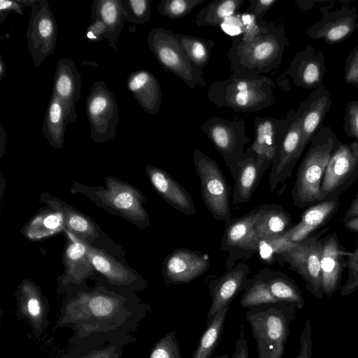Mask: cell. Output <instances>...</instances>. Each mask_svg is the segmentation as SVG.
<instances>
[{"label": "cell", "instance_id": "cell-1", "mask_svg": "<svg viewBox=\"0 0 358 358\" xmlns=\"http://www.w3.org/2000/svg\"><path fill=\"white\" fill-rule=\"evenodd\" d=\"M151 312L150 305L132 291L78 287L66 294L55 328L73 331L67 341L71 345L113 341L134 335Z\"/></svg>", "mask_w": 358, "mask_h": 358}, {"label": "cell", "instance_id": "cell-2", "mask_svg": "<svg viewBox=\"0 0 358 358\" xmlns=\"http://www.w3.org/2000/svg\"><path fill=\"white\" fill-rule=\"evenodd\" d=\"M287 43L282 25L260 21L233 39L227 54L232 74L252 78L278 68Z\"/></svg>", "mask_w": 358, "mask_h": 358}, {"label": "cell", "instance_id": "cell-3", "mask_svg": "<svg viewBox=\"0 0 358 358\" xmlns=\"http://www.w3.org/2000/svg\"><path fill=\"white\" fill-rule=\"evenodd\" d=\"M329 127H322L312 138L291 191L293 205L304 208L322 201L321 186L327 166L338 142Z\"/></svg>", "mask_w": 358, "mask_h": 358}, {"label": "cell", "instance_id": "cell-4", "mask_svg": "<svg viewBox=\"0 0 358 358\" xmlns=\"http://www.w3.org/2000/svg\"><path fill=\"white\" fill-rule=\"evenodd\" d=\"M296 310L294 304L280 301L257 306L246 311L245 320L256 341L258 358H283Z\"/></svg>", "mask_w": 358, "mask_h": 358}, {"label": "cell", "instance_id": "cell-5", "mask_svg": "<svg viewBox=\"0 0 358 358\" xmlns=\"http://www.w3.org/2000/svg\"><path fill=\"white\" fill-rule=\"evenodd\" d=\"M274 87L273 80L265 75L247 78L231 74L214 81L208 89L207 97L218 108L254 113L275 104Z\"/></svg>", "mask_w": 358, "mask_h": 358}, {"label": "cell", "instance_id": "cell-6", "mask_svg": "<svg viewBox=\"0 0 358 358\" xmlns=\"http://www.w3.org/2000/svg\"><path fill=\"white\" fill-rule=\"evenodd\" d=\"M106 187H88L74 182L71 192L85 194L96 206L121 216L138 227L150 226L149 215L143 204L145 197L138 189L113 176L104 178Z\"/></svg>", "mask_w": 358, "mask_h": 358}, {"label": "cell", "instance_id": "cell-7", "mask_svg": "<svg viewBox=\"0 0 358 358\" xmlns=\"http://www.w3.org/2000/svg\"><path fill=\"white\" fill-rule=\"evenodd\" d=\"M147 43L165 71L173 73L191 89L196 85L206 86L203 69L190 61L176 33L162 27L154 28L148 34Z\"/></svg>", "mask_w": 358, "mask_h": 358}, {"label": "cell", "instance_id": "cell-8", "mask_svg": "<svg viewBox=\"0 0 358 358\" xmlns=\"http://www.w3.org/2000/svg\"><path fill=\"white\" fill-rule=\"evenodd\" d=\"M324 227L317 233L311 234L296 243L290 249L282 252L275 257L281 265L287 264L290 269L297 273L303 280L306 289L317 299L324 296L320 268L322 238L328 231Z\"/></svg>", "mask_w": 358, "mask_h": 358}, {"label": "cell", "instance_id": "cell-9", "mask_svg": "<svg viewBox=\"0 0 358 358\" xmlns=\"http://www.w3.org/2000/svg\"><path fill=\"white\" fill-rule=\"evenodd\" d=\"M201 183V199L214 218L222 222L232 219L229 202L231 187L216 161L199 149L193 153Z\"/></svg>", "mask_w": 358, "mask_h": 358}, {"label": "cell", "instance_id": "cell-10", "mask_svg": "<svg viewBox=\"0 0 358 358\" xmlns=\"http://www.w3.org/2000/svg\"><path fill=\"white\" fill-rule=\"evenodd\" d=\"M305 148L300 110H292L285 117V122L278 136L269 174L271 191L275 190L280 183L285 182L292 176Z\"/></svg>", "mask_w": 358, "mask_h": 358}, {"label": "cell", "instance_id": "cell-11", "mask_svg": "<svg viewBox=\"0 0 358 358\" xmlns=\"http://www.w3.org/2000/svg\"><path fill=\"white\" fill-rule=\"evenodd\" d=\"M85 103L92 141L101 143L113 139L119 122L118 106L104 81L93 84Z\"/></svg>", "mask_w": 358, "mask_h": 358}, {"label": "cell", "instance_id": "cell-12", "mask_svg": "<svg viewBox=\"0 0 358 358\" xmlns=\"http://www.w3.org/2000/svg\"><path fill=\"white\" fill-rule=\"evenodd\" d=\"M358 178V140L338 142L327 166L321 186L322 201L340 199Z\"/></svg>", "mask_w": 358, "mask_h": 358}, {"label": "cell", "instance_id": "cell-13", "mask_svg": "<svg viewBox=\"0 0 358 358\" xmlns=\"http://www.w3.org/2000/svg\"><path fill=\"white\" fill-rule=\"evenodd\" d=\"M199 129L212 142L231 172L243 158L244 147L250 141L245 136V121L215 116L206 120Z\"/></svg>", "mask_w": 358, "mask_h": 358}, {"label": "cell", "instance_id": "cell-14", "mask_svg": "<svg viewBox=\"0 0 358 358\" xmlns=\"http://www.w3.org/2000/svg\"><path fill=\"white\" fill-rule=\"evenodd\" d=\"M31 8L26 34L28 50L35 67H39L56 50L58 27L48 1L37 0Z\"/></svg>", "mask_w": 358, "mask_h": 358}, {"label": "cell", "instance_id": "cell-15", "mask_svg": "<svg viewBox=\"0 0 358 358\" xmlns=\"http://www.w3.org/2000/svg\"><path fill=\"white\" fill-rule=\"evenodd\" d=\"M258 241L252 211L226 222L220 248L228 254L227 270L234 267L238 260L248 259L257 253Z\"/></svg>", "mask_w": 358, "mask_h": 358}, {"label": "cell", "instance_id": "cell-16", "mask_svg": "<svg viewBox=\"0 0 358 358\" xmlns=\"http://www.w3.org/2000/svg\"><path fill=\"white\" fill-rule=\"evenodd\" d=\"M15 295L17 315L29 325L35 337L41 338L50 324L48 299L29 279L20 284Z\"/></svg>", "mask_w": 358, "mask_h": 358}, {"label": "cell", "instance_id": "cell-17", "mask_svg": "<svg viewBox=\"0 0 358 358\" xmlns=\"http://www.w3.org/2000/svg\"><path fill=\"white\" fill-rule=\"evenodd\" d=\"M76 238L85 247L87 256L95 271L102 274L110 285L132 292L146 289L147 282L141 275L104 251L93 247L78 236Z\"/></svg>", "mask_w": 358, "mask_h": 358}, {"label": "cell", "instance_id": "cell-18", "mask_svg": "<svg viewBox=\"0 0 358 358\" xmlns=\"http://www.w3.org/2000/svg\"><path fill=\"white\" fill-rule=\"evenodd\" d=\"M67 238L63 255L64 272L58 280L57 292L62 294L80 287L85 280L94 274L95 269L87 256L85 247L76 235L64 229Z\"/></svg>", "mask_w": 358, "mask_h": 358}, {"label": "cell", "instance_id": "cell-19", "mask_svg": "<svg viewBox=\"0 0 358 358\" xmlns=\"http://www.w3.org/2000/svg\"><path fill=\"white\" fill-rule=\"evenodd\" d=\"M210 265L208 254L185 248L176 249L162 264L164 281L166 285L189 283L203 274Z\"/></svg>", "mask_w": 358, "mask_h": 358}, {"label": "cell", "instance_id": "cell-20", "mask_svg": "<svg viewBox=\"0 0 358 358\" xmlns=\"http://www.w3.org/2000/svg\"><path fill=\"white\" fill-rule=\"evenodd\" d=\"M351 254L340 243L335 232L322 238L320 268L324 294L331 299L341 287L343 273Z\"/></svg>", "mask_w": 358, "mask_h": 358}, {"label": "cell", "instance_id": "cell-21", "mask_svg": "<svg viewBox=\"0 0 358 358\" xmlns=\"http://www.w3.org/2000/svg\"><path fill=\"white\" fill-rule=\"evenodd\" d=\"M250 273V266L238 263L220 278L208 284L212 299L207 313V326L210 324L217 313L229 306L234 299L243 292L244 284Z\"/></svg>", "mask_w": 358, "mask_h": 358}, {"label": "cell", "instance_id": "cell-22", "mask_svg": "<svg viewBox=\"0 0 358 358\" xmlns=\"http://www.w3.org/2000/svg\"><path fill=\"white\" fill-rule=\"evenodd\" d=\"M325 72L323 52L308 45L294 55L283 76H290L297 86L315 90L324 86Z\"/></svg>", "mask_w": 358, "mask_h": 358}, {"label": "cell", "instance_id": "cell-23", "mask_svg": "<svg viewBox=\"0 0 358 358\" xmlns=\"http://www.w3.org/2000/svg\"><path fill=\"white\" fill-rule=\"evenodd\" d=\"M357 10L342 7L326 13L320 21L307 31L308 36L314 39H323L328 43H337L353 34L358 28Z\"/></svg>", "mask_w": 358, "mask_h": 358}, {"label": "cell", "instance_id": "cell-24", "mask_svg": "<svg viewBox=\"0 0 358 358\" xmlns=\"http://www.w3.org/2000/svg\"><path fill=\"white\" fill-rule=\"evenodd\" d=\"M145 171L153 188L168 204L185 215L195 214L193 199L169 173L154 165L146 166Z\"/></svg>", "mask_w": 358, "mask_h": 358}, {"label": "cell", "instance_id": "cell-25", "mask_svg": "<svg viewBox=\"0 0 358 358\" xmlns=\"http://www.w3.org/2000/svg\"><path fill=\"white\" fill-rule=\"evenodd\" d=\"M266 168L257 161L255 152L249 147L243 158L230 172L234 179L232 189V203H245L251 200Z\"/></svg>", "mask_w": 358, "mask_h": 358}, {"label": "cell", "instance_id": "cell-26", "mask_svg": "<svg viewBox=\"0 0 358 358\" xmlns=\"http://www.w3.org/2000/svg\"><path fill=\"white\" fill-rule=\"evenodd\" d=\"M78 117L76 106L52 94L44 115L42 131L45 139L54 148H62L64 143L66 126Z\"/></svg>", "mask_w": 358, "mask_h": 358}, {"label": "cell", "instance_id": "cell-27", "mask_svg": "<svg viewBox=\"0 0 358 358\" xmlns=\"http://www.w3.org/2000/svg\"><path fill=\"white\" fill-rule=\"evenodd\" d=\"M331 106L329 92L324 86L313 90L301 103V124L305 147L311 141L317 131L322 127L324 117Z\"/></svg>", "mask_w": 358, "mask_h": 358}, {"label": "cell", "instance_id": "cell-28", "mask_svg": "<svg viewBox=\"0 0 358 358\" xmlns=\"http://www.w3.org/2000/svg\"><path fill=\"white\" fill-rule=\"evenodd\" d=\"M340 199H328L310 206L301 213L299 222L283 236L289 241L298 243L326 224L338 211Z\"/></svg>", "mask_w": 358, "mask_h": 358}, {"label": "cell", "instance_id": "cell-29", "mask_svg": "<svg viewBox=\"0 0 358 358\" xmlns=\"http://www.w3.org/2000/svg\"><path fill=\"white\" fill-rule=\"evenodd\" d=\"M285 117L257 116L254 120L255 138L250 148L257 156V161L267 170L273 162L277 142Z\"/></svg>", "mask_w": 358, "mask_h": 358}, {"label": "cell", "instance_id": "cell-30", "mask_svg": "<svg viewBox=\"0 0 358 358\" xmlns=\"http://www.w3.org/2000/svg\"><path fill=\"white\" fill-rule=\"evenodd\" d=\"M127 85L147 114L158 113L162 103V90L158 80L151 72L145 69L131 72L127 77Z\"/></svg>", "mask_w": 358, "mask_h": 358}, {"label": "cell", "instance_id": "cell-31", "mask_svg": "<svg viewBox=\"0 0 358 358\" xmlns=\"http://www.w3.org/2000/svg\"><path fill=\"white\" fill-rule=\"evenodd\" d=\"M251 211L259 238L282 236L293 226L291 215L279 204H262Z\"/></svg>", "mask_w": 358, "mask_h": 358}, {"label": "cell", "instance_id": "cell-32", "mask_svg": "<svg viewBox=\"0 0 358 358\" xmlns=\"http://www.w3.org/2000/svg\"><path fill=\"white\" fill-rule=\"evenodd\" d=\"M40 201L46 203L52 209L59 211L64 217L65 229L79 238L92 243L99 237L95 224L85 215L74 209L71 206L47 192H43Z\"/></svg>", "mask_w": 358, "mask_h": 358}, {"label": "cell", "instance_id": "cell-33", "mask_svg": "<svg viewBox=\"0 0 358 358\" xmlns=\"http://www.w3.org/2000/svg\"><path fill=\"white\" fill-rule=\"evenodd\" d=\"M91 18L99 19L104 25V38L117 52V42L126 20L121 0H94Z\"/></svg>", "mask_w": 358, "mask_h": 358}, {"label": "cell", "instance_id": "cell-34", "mask_svg": "<svg viewBox=\"0 0 358 358\" xmlns=\"http://www.w3.org/2000/svg\"><path fill=\"white\" fill-rule=\"evenodd\" d=\"M82 80L71 57L58 61L53 78V94L71 106L80 97Z\"/></svg>", "mask_w": 358, "mask_h": 358}, {"label": "cell", "instance_id": "cell-35", "mask_svg": "<svg viewBox=\"0 0 358 358\" xmlns=\"http://www.w3.org/2000/svg\"><path fill=\"white\" fill-rule=\"evenodd\" d=\"M134 335L113 341H99L71 345L55 358H122L124 347L135 342Z\"/></svg>", "mask_w": 358, "mask_h": 358}, {"label": "cell", "instance_id": "cell-36", "mask_svg": "<svg viewBox=\"0 0 358 358\" xmlns=\"http://www.w3.org/2000/svg\"><path fill=\"white\" fill-rule=\"evenodd\" d=\"M65 228L62 214L55 209H46L33 217L22 228V233L32 241L41 240Z\"/></svg>", "mask_w": 358, "mask_h": 358}, {"label": "cell", "instance_id": "cell-37", "mask_svg": "<svg viewBox=\"0 0 358 358\" xmlns=\"http://www.w3.org/2000/svg\"><path fill=\"white\" fill-rule=\"evenodd\" d=\"M268 268H262L244 284L239 304L242 308H251L257 306L280 302L271 294L267 281Z\"/></svg>", "mask_w": 358, "mask_h": 358}, {"label": "cell", "instance_id": "cell-38", "mask_svg": "<svg viewBox=\"0 0 358 358\" xmlns=\"http://www.w3.org/2000/svg\"><path fill=\"white\" fill-rule=\"evenodd\" d=\"M267 281L271 294L278 301L293 303L299 310L304 307L305 300L301 291L285 273L268 268Z\"/></svg>", "mask_w": 358, "mask_h": 358}, {"label": "cell", "instance_id": "cell-39", "mask_svg": "<svg viewBox=\"0 0 358 358\" xmlns=\"http://www.w3.org/2000/svg\"><path fill=\"white\" fill-rule=\"evenodd\" d=\"M245 0H216L206 5L194 21L199 27H220L229 17L234 16Z\"/></svg>", "mask_w": 358, "mask_h": 358}, {"label": "cell", "instance_id": "cell-40", "mask_svg": "<svg viewBox=\"0 0 358 358\" xmlns=\"http://www.w3.org/2000/svg\"><path fill=\"white\" fill-rule=\"evenodd\" d=\"M230 305L219 311L203 332L192 358H211L222 337Z\"/></svg>", "mask_w": 358, "mask_h": 358}, {"label": "cell", "instance_id": "cell-41", "mask_svg": "<svg viewBox=\"0 0 358 358\" xmlns=\"http://www.w3.org/2000/svg\"><path fill=\"white\" fill-rule=\"evenodd\" d=\"M176 34L190 61L195 66L203 69L210 59L215 42L213 39H206L192 35Z\"/></svg>", "mask_w": 358, "mask_h": 358}, {"label": "cell", "instance_id": "cell-42", "mask_svg": "<svg viewBox=\"0 0 358 358\" xmlns=\"http://www.w3.org/2000/svg\"><path fill=\"white\" fill-rule=\"evenodd\" d=\"M296 244V243L289 241L284 236L270 238H259L257 253L262 262L273 264L275 262V257L278 254L290 249Z\"/></svg>", "mask_w": 358, "mask_h": 358}, {"label": "cell", "instance_id": "cell-43", "mask_svg": "<svg viewBox=\"0 0 358 358\" xmlns=\"http://www.w3.org/2000/svg\"><path fill=\"white\" fill-rule=\"evenodd\" d=\"M204 1L205 0H162L157 7V11L169 19H180Z\"/></svg>", "mask_w": 358, "mask_h": 358}, {"label": "cell", "instance_id": "cell-44", "mask_svg": "<svg viewBox=\"0 0 358 358\" xmlns=\"http://www.w3.org/2000/svg\"><path fill=\"white\" fill-rule=\"evenodd\" d=\"M149 358H183L176 331H169L158 340L152 347Z\"/></svg>", "mask_w": 358, "mask_h": 358}, {"label": "cell", "instance_id": "cell-45", "mask_svg": "<svg viewBox=\"0 0 358 358\" xmlns=\"http://www.w3.org/2000/svg\"><path fill=\"white\" fill-rule=\"evenodd\" d=\"M126 20L142 24L151 18L152 0H121Z\"/></svg>", "mask_w": 358, "mask_h": 358}, {"label": "cell", "instance_id": "cell-46", "mask_svg": "<svg viewBox=\"0 0 358 358\" xmlns=\"http://www.w3.org/2000/svg\"><path fill=\"white\" fill-rule=\"evenodd\" d=\"M348 278L340 287L341 296H347L358 289V238L356 248L348 258Z\"/></svg>", "mask_w": 358, "mask_h": 358}, {"label": "cell", "instance_id": "cell-47", "mask_svg": "<svg viewBox=\"0 0 358 358\" xmlns=\"http://www.w3.org/2000/svg\"><path fill=\"white\" fill-rule=\"evenodd\" d=\"M343 129L349 137L358 140V101L346 105Z\"/></svg>", "mask_w": 358, "mask_h": 358}, {"label": "cell", "instance_id": "cell-48", "mask_svg": "<svg viewBox=\"0 0 358 358\" xmlns=\"http://www.w3.org/2000/svg\"><path fill=\"white\" fill-rule=\"evenodd\" d=\"M345 63V80L358 88V45L350 52Z\"/></svg>", "mask_w": 358, "mask_h": 358}, {"label": "cell", "instance_id": "cell-49", "mask_svg": "<svg viewBox=\"0 0 358 358\" xmlns=\"http://www.w3.org/2000/svg\"><path fill=\"white\" fill-rule=\"evenodd\" d=\"M310 319H307L300 336V349L295 358H312L313 341Z\"/></svg>", "mask_w": 358, "mask_h": 358}, {"label": "cell", "instance_id": "cell-50", "mask_svg": "<svg viewBox=\"0 0 358 358\" xmlns=\"http://www.w3.org/2000/svg\"><path fill=\"white\" fill-rule=\"evenodd\" d=\"M277 2L278 0H250L245 11L255 16L257 21H262L265 13Z\"/></svg>", "mask_w": 358, "mask_h": 358}, {"label": "cell", "instance_id": "cell-51", "mask_svg": "<svg viewBox=\"0 0 358 358\" xmlns=\"http://www.w3.org/2000/svg\"><path fill=\"white\" fill-rule=\"evenodd\" d=\"M234 350L231 358H250L249 347L245 334V327L241 325L239 335L236 341Z\"/></svg>", "mask_w": 358, "mask_h": 358}, {"label": "cell", "instance_id": "cell-52", "mask_svg": "<svg viewBox=\"0 0 358 358\" xmlns=\"http://www.w3.org/2000/svg\"><path fill=\"white\" fill-rule=\"evenodd\" d=\"M23 5L20 0L17 1H0V24H3L10 12H15L20 15H24Z\"/></svg>", "mask_w": 358, "mask_h": 358}, {"label": "cell", "instance_id": "cell-53", "mask_svg": "<svg viewBox=\"0 0 358 358\" xmlns=\"http://www.w3.org/2000/svg\"><path fill=\"white\" fill-rule=\"evenodd\" d=\"M86 36L91 43H96L102 41L105 36V27L103 24L96 18H91V24L87 27Z\"/></svg>", "mask_w": 358, "mask_h": 358}, {"label": "cell", "instance_id": "cell-54", "mask_svg": "<svg viewBox=\"0 0 358 358\" xmlns=\"http://www.w3.org/2000/svg\"><path fill=\"white\" fill-rule=\"evenodd\" d=\"M356 216H358V193L344 214L343 223Z\"/></svg>", "mask_w": 358, "mask_h": 358}, {"label": "cell", "instance_id": "cell-55", "mask_svg": "<svg viewBox=\"0 0 358 358\" xmlns=\"http://www.w3.org/2000/svg\"><path fill=\"white\" fill-rule=\"evenodd\" d=\"M345 227L355 233H358V216L354 217L344 222Z\"/></svg>", "mask_w": 358, "mask_h": 358}, {"label": "cell", "instance_id": "cell-56", "mask_svg": "<svg viewBox=\"0 0 358 358\" xmlns=\"http://www.w3.org/2000/svg\"><path fill=\"white\" fill-rule=\"evenodd\" d=\"M0 131V157H2L6 150V134L1 125Z\"/></svg>", "mask_w": 358, "mask_h": 358}, {"label": "cell", "instance_id": "cell-57", "mask_svg": "<svg viewBox=\"0 0 358 358\" xmlns=\"http://www.w3.org/2000/svg\"><path fill=\"white\" fill-rule=\"evenodd\" d=\"M6 64L3 62V57L0 55V80H1L6 75Z\"/></svg>", "mask_w": 358, "mask_h": 358}, {"label": "cell", "instance_id": "cell-58", "mask_svg": "<svg viewBox=\"0 0 358 358\" xmlns=\"http://www.w3.org/2000/svg\"><path fill=\"white\" fill-rule=\"evenodd\" d=\"M213 358H229L228 355L227 354L222 355L221 356H217Z\"/></svg>", "mask_w": 358, "mask_h": 358}]
</instances>
